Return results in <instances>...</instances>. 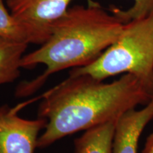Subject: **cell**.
<instances>
[{"label": "cell", "instance_id": "277c9868", "mask_svg": "<svg viewBox=\"0 0 153 153\" xmlns=\"http://www.w3.org/2000/svg\"><path fill=\"white\" fill-rule=\"evenodd\" d=\"M73 0H7L9 11L25 28L30 43L43 44Z\"/></svg>", "mask_w": 153, "mask_h": 153}, {"label": "cell", "instance_id": "7a4b0ae2", "mask_svg": "<svg viewBox=\"0 0 153 153\" xmlns=\"http://www.w3.org/2000/svg\"><path fill=\"white\" fill-rule=\"evenodd\" d=\"M123 23L99 3L74 6L53 25L41 46L24 55L22 68L44 65L45 70L32 82L19 87V96L37 90L51 74L68 68H81L97 60L117 39Z\"/></svg>", "mask_w": 153, "mask_h": 153}, {"label": "cell", "instance_id": "3957f363", "mask_svg": "<svg viewBox=\"0 0 153 153\" xmlns=\"http://www.w3.org/2000/svg\"><path fill=\"white\" fill-rule=\"evenodd\" d=\"M122 73L135 76L153 94V11L125 23L117 39L97 60L70 72L102 81Z\"/></svg>", "mask_w": 153, "mask_h": 153}, {"label": "cell", "instance_id": "9c48e42d", "mask_svg": "<svg viewBox=\"0 0 153 153\" xmlns=\"http://www.w3.org/2000/svg\"><path fill=\"white\" fill-rule=\"evenodd\" d=\"M4 1L0 0V38L30 43L27 31L6 8Z\"/></svg>", "mask_w": 153, "mask_h": 153}, {"label": "cell", "instance_id": "8992f818", "mask_svg": "<svg viewBox=\"0 0 153 153\" xmlns=\"http://www.w3.org/2000/svg\"><path fill=\"white\" fill-rule=\"evenodd\" d=\"M153 120V98L142 109L132 108L118 118L112 153H137L140 136Z\"/></svg>", "mask_w": 153, "mask_h": 153}, {"label": "cell", "instance_id": "8fae6325", "mask_svg": "<svg viewBox=\"0 0 153 153\" xmlns=\"http://www.w3.org/2000/svg\"><path fill=\"white\" fill-rule=\"evenodd\" d=\"M143 153H153V133L149 135L145 141Z\"/></svg>", "mask_w": 153, "mask_h": 153}, {"label": "cell", "instance_id": "52a82bcc", "mask_svg": "<svg viewBox=\"0 0 153 153\" xmlns=\"http://www.w3.org/2000/svg\"><path fill=\"white\" fill-rule=\"evenodd\" d=\"M117 120L86 130L74 141L75 153H112Z\"/></svg>", "mask_w": 153, "mask_h": 153}, {"label": "cell", "instance_id": "6da1fadb", "mask_svg": "<svg viewBox=\"0 0 153 153\" xmlns=\"http://www.w3.org/2000/svg\"><path fill=\"white\" fill-rule=\"evenodd\" d=\"M153 98L131 74L105 83L88 74H70L43 95L39 117L47 120L38 137L43 148L69 135L116 120L121 115Z\"/></svg>", "mask_w": 153, "mask_h": 153}, {"label": "cell", "instance_id": "5b68a950", "mask_svg": "<svg viewBox=\"0 0 153 153\" xmlns=\"http://www.w3.org/2000/svg\"><path fill=\"white\" fill-rule=\"evenodd\" d=\"M25 104L0 108V153H34L38 134L47 125L45 118L25 119L17 113Z\"/></svg>", "mask_w": 153, "mask_h": 153}, {"label": "cell", "instance_id": "30bf717a", "mask_svg": "<svg viewBox=\"0 0 153 153\" xmlns=\"http://www.w3.org/2000/svg\"><path fill=\"white\" fill-rule=\"evenodd\" d=\"M133 5L129 9L123 10L117 7H111V12L123 24L144 17L153 11V0H133Z\"/></svg>", "mask_w": 153, "mask_h": 153}, {"label": "cell", "instance_id": "ba28073f", "mask_svg": "<svg viewBox=\"0 0 153 153\" xmlns=\"http://www.w3.org/2000/svg\"><path fill=\"white\" fill-rule=\"evenodd\" d=\"M28 45L0 38V85L13 82L19 76Z\"/></svg>", "mask_w": 153, "mask_h": 153}]
</instances>
